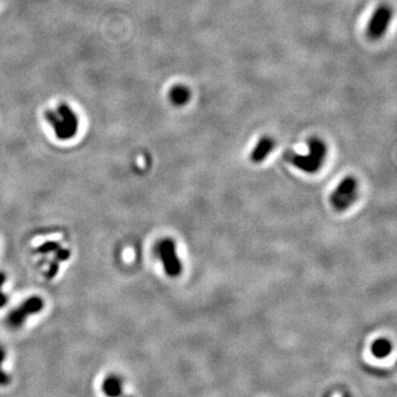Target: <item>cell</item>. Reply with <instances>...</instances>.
<instances>
[{"label":"cell","instance_id":"14","mask_svg":"<svg viewBox=\"0 0 397 397\" xmlns=\"http://www.w3.org/2000/svg\"><path fill=\"white\" fill-rule=\"evenodd\" d=\"M54 253H56V260L58 262H66L70 258V256H71V253H70L68 250L62 248H58Z\"/></svg>","mask_w":397,"mask_h":397},{"label":"cell","instance_id":"4","mask_svg":"<svg viewBox=\"0 0 397 397\" xmlns=\"http://www.w3.org/2000/svg\"><path fill=\"white\" fill-rule=\"evenodd\" d=\"M44 307V299L38 296H32L28 299H26L24 302L21 304L19 307L12 310V312L8 314L7 318V324L12 329H19L21 326L24 324V321L28 319V316L31 314H39Z\"/></svg>","mask_w":397,"mask_h":397},{"label":"cell","instance_id":"11","mask_svg":"<svg viewBox=\"0 0 397 397\" xmlns=\"http://www.w3.org/2000/svg\"><path fill=\"white\" fill-rule=\"evenodd\" d=\"M58 248H60V244L56 242H46L41 244L39 248H36V253L40 254H49L56 252Z\"/></svg>","mask_w":397,"mask_h":397},{"label":"cell","instance_id":"10","mask_svg":"<svg viewBox=\"0 0 397 397\" xmlns=\"http://www.w3.org/2000/svg\"><path fill=\"white\" fill-rule=\"evenodd\" d=\"M392 348H393L392 342L388 339H385V338H382V339H378L376 341L373 342L371 350H372V354L375 358H384L390 356Z\"/></svg>","mask_w":397,"mask_h":397},{"label":"cell","instance_id":"8","mask_svg":"<svg viewBox=\"0 0 397 397\" xmlns=\"http://www.w3.org/2000/svg\"><path fill=\"white\" fill-rule=\"evenodd\" d=\"M102 388L108 397H120L122 392V382L117 375H110L104 380Z\"/></svg>","mask_w":397,"mask_h":397},{"label":"cell","instance_id":"2","mask_svg":"<svg viewBox=\"0 0 397 397\" xmlns=\"http://www.w3.org/2000/svg\"><path fill=\"white\" fill-rule=\"evenodd\" d=\"M46 120L54 130L56 136L61 140L71 139L78 132V116L68 104H61L56 112H46Z\"/></svg>","mask_w":397,"mask_h":397},{"label":"cell","instance_id":"7","mask_svg":"<svg viewBox=\"0 0 397 397\" xmlns=\"http://www.w3.org/2000/svg\"><path fill=\"white\" fill-rule=\"evenodd\" d=\"M274 146H275V142L270 137L265 136L260 138V142H257L256 147L254 148L253 152L250 154V160L254 164H260L264 162L267 156L270 154Z\"/></svg>","mask_w":397,"mask_h":397},{"label":"cell","instance_id":"12","mask_svg":"<svg viewBox=\"0 0 397 397\" xmlns=\"http://www.w3.org/2000/svg\"><path fill=\"white\" fill-rule=\"evenodd\" d=\"M4 358H6V351L4 350L2 346H0V385H7L10 380V378L4 373L2 368Z\"/></svg>","mask_w":397,"mask_h":397},{"label":"cell","instance_id":"5","mask_svg":"<svg viewBox=\"0 0 397 397\" xmlns=\"http://www.w3.org/2000/svg\"><path fill=\"white\" fill-rule=\"evenodd\" d=\"M157 253L162 262L166 274L169 277H178L182 272V264L176 252V244L172 240L164 238L157 246Z\"/></svg>","mask_w":397,"mask_h":397},{"label":"cell","instance_id":"13","mask_svg":"<svg viewBox=\"0 0 397 397\" xmlns=\"http://www.w3.org/2000/svg\"><path fill=\"white\" fill-rule=\"evenodd\" d=\"M4 282H6V276H4V272H0V308H2L7 304V296L2 292V286L4 285Z\"/></svg>","mask_w":397,"mask_h":397},{"label":"cell","instance_id":"3","mask_svg":"<svg viewBox=\"0 0 397 397\" xmlns=\"http://www.w3.org/2000/svg\"><path fill=\"white\" fill-rule=\"evenodd\" d=\"M358 190V186L356 179L353 176H346L332 192L330 196L331 206L339 212L346 210L356 200Z\"/></svg>","mask_w":397,"mask_h":397},{"label":"cell","instance_id":"9","mask_svg":"<svg viewBox=\"0 0 397 397\" xmlns=\"http://www.w3.org/2000/svg\"><path fill=\"white\" fill-rule=\"evenodd\" d=\"M170 100L176 106H182L190 100L191 93L188 88L184 85H176L169 93Z\"/></svg>","mask_w":397,"mask_h":397},{"label":"cell","instance_id":"1","mask_svg":"<svg viewBox=\"0 0 397 397\" xmlns=\"http://www.w3.org/2000/svg\"><path fill=\"white\" fill-rule=\"evenodd\" d=\"M309 154L302 156L292 152H288L285 154L286 160L292 162L300 170L308 174H314L320 169L324 164L326 154V147L324 142L319 138H311L308 142Z\"/></svg>","mask_w":397,"mask_h":397},{"label":"cell","instance_id":"15","mask_svg":"<svg viewBox=\"0 0 397 397\" xmlns=\"http://www.w3.org/2000/svg\"><path fill=\"white\" fill-rule=\"evenodd\" d=\"M58 272V260H56L50 264L49 272H48V278H54L56 276Z\"/></svg>","mask_w":397,"mask_h":397},{"label":"cell","instance_id":"6","mask_svg":"<svg viewBox=\"0 0 397 397\" xmlns=\"http://www.w3.org/2000/svg\"><path fill=\"white\" fill-rule=\"evenodd\" d=\"M390 18L392 9L386 4L380 6L375 10L371 20H370L368 26V36L373 40L380 39L385 34L386 29H388Z\"/></svg>","mask_w":397,"mask_h":397}]
</instances>
